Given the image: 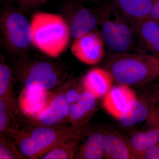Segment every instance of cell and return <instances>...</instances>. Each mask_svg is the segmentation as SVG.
Segmentation results:
<instances>
[{"mask_svg":"<svg viewBox=\"0 0 159 159\" xmlns=\"http://www.w3.org/2000/svg\"><path fill=\"white\" fill-rule=\"evenodd\" d=\"M84 125L43 126L29 124L24 128L13 126L8 135L25 157H42L53 148L72 137L81 135Z\"/></svg>","mask_w":159,"mask_h":159,"instance_id":"obj_1","label":"cell"},{"mask_svg":"<svg viewBox=\"0 0 159 159\" xmlns=\"http://www.w3.org/2000/svg\"><path fill=\"white\" fill-rule=\"evenodd\" d=\"M105 66L114 81L130 87L145 85L159 77V58L154 54H109Z\"/></svg>","mask_w":159,"mask_h":159,"instance_id":"obj_2","label":"cell"},{"mask_svg":"<svg viewBox=\"0 0 159 159\" xmlns=\"http://www.w3.org/2000/svg\"><path fill=\"white\" fill-rule=\"evenodd\" d=\"M32 43L44 54L57 57L64 52L71 36L70 27L58 15L38 12L31 22Z\"/></svg>","mask_w":159,"mask_h":159,"instance_id":"obj_3","label":"cell"},{"mask_svg":"<svg viewBox=\"0 0 159 159\" xmlns=\"http://www.w3.org/2000/svg\"><path fill=\"white\" fill-rule=\"evenodd\" d=\"M100 34L110 54L129 52L139 38L137 24L122 14L111 2L98 11Z\"/></svg>","mask_w":159,"mask_h":159,"instance_id":"obj_4","label":"cell"},{"mask_svg":"<svg viewBox=\"0 0 159 159\" xmlns=\"http://www.w3.org/2000/svg\"><path fill=\"white\" fill-rule=\"evenodd\" d=\"M16 72L23 89L30 91L50 90L66 77L62 69L43 59L21 61L17 65Z\"/></svg>","mask_w":159,"mask_h":159,"instance_id":"obj_5","label":"cell"},{"mask_svg":"<svg viewBox=\"0 0 159 159\" xmlns=\"http://www.w3.org/2000/svg\"><path fill=\"white\" fill-rule=\"evenodd\" d=\"M1 19L2 34L8 48L22 51L32 43L31 23L15 9H7Z\"/></svg>","mask_w":159,"mask_h":159,"instance_id":"obj_6","label":"cell"},{"mask_svg":"<svg viewBox=\"0 0 159 159\" xmlns=\"http://www.w3.org/2000/svg\"><path fill=\"white\" fill-rule=\"evenodd\" d=\"M70 83L69 81L54 93L48 107L36 117L29 119V124L58 126L69 120L70 104L66 99L65 93Z\"/></svg>","mask_w":159,"mask_h":159,"instance_id":"obj_7","label":"cell"},{"mask_svg":"<svg viewBox=\"0 0 159 159\" xmlns=\"http://www.w3.org/2000/svg\"><path fill=\"white\" fill-rule=\"evenodd\" d=\"M104 46L100 32L93 31L75 39L71 51L80 61L94 65L99 63L104 57Z\"/></svg>","mask_w":159,"mask_h":159,"instance_id":"obj_8","label":"cell"},{"mask_svg":"<svg viewBox=\"0 0 159 159\" xmlns=\"http://www.w3.org/2000/svg\"><path fill=\"white\" fill-rule=\"evenodd\" d=\"M80 0H72L66 4L65 9L72 14L70 31L74 39L94 31L99 24L98 11L88 9L80 3Z\"/></svg>","mask_w":159,"mask_h":159,"instance_id":"obj_9","label":"cell"},{"mask_svg":"<svg viewBox=\"0 0 159 159\" xmlns=\"http://www.w3.org/2000/svg\"><path fill=\"white\" fill-rule=\"evenodd\" d=\"M137 98L130 86L124 84L113 87L103 97V106L112 116L119 119L127 112Z\"/></svg>","mask_w":159,"mask_h":159,"instance_id":"obj_10","label":"cell"},{"mask_svg":"<svg viewBox=\"0 0 159 159\" xmlns=\"http://www.w3.org/2000/svg\"><path fill=\"white\" fill-rule=\"evenodd\" d=\"M54 95L49 90L30 91L23 89L18 99L20 111L28 119L34 118L48 107Z\"/></svg>","mask_w":159,"mask_h":159,"instance_id":"obj_11","label":"cell"},{"mask_svg":"<svg viewBox=\"0 0 159 159\" xmlns=\"http://www.w3.org/2000/svg\"><path fill=\"white\" fill-rule=\"evenodd\" d=\"M104 157L107 159H136L128 139L114 129H103Z\"/></svg>","mask_w":159,"mask_h":159,"instance_id":"obj_12","label":"cell"},{"mask_svg":"<svg viewBox=\"0 0 159 159\" xmlns=\"http://www.w3.org/2000/svg\"><path fill=\"white\" fill-rule=\"evenodd\" d=\"M90 92L83 89L79 100L70 105L69 120L72 125H85L97 108V99Z\"/></svg>","mask_w":159,"mask_h":159,"instance_id":"obj_13","label":"cell"},{"mask_svg":"<svg viewBox=\"0 0 159 159\" xmlns=\"http://www.w3.org/2000/svg\"><path fill=\"white\" fill-rule=\"evenodd\" d=\"M114 79L107 69L95 68L89 71L82 80L83 88L97 98L104 97L112 88Z\"/></svg>","mask_w":159,"mask_h":159,"instance_id":"obj_14","label":"cell"},{"mask_svg":"<svg viewBox=\"0 0 159 159\" xmlns=\"http://www.w3.org/2000/svg\"><path fill=\"white\" fill-rule=\"evenodd\" d=\"M110 2L136 24L148 18L154 2L153 0H110Z\"/></svg>","mask_w":159,"mask_h":159,"instance_id":"obj_15","label":"cell"},{"mask_svg":"<svg viewBox=\"0 0 159 159\" xmlns=\"http://www.w3.org/2000/svg\"><path fill=\"white\" fill-rule=\"evenodd\" d=\"M159 99V94L150 98L137 97L127 112L118 119L120 125L130 127L147 120L151 109Z\"/></svg>","mask_w":159,"mask_h":159,"instance_id":"obj_16","label":"cell"},{"mask_svg":"<svg viewBox=\"0 0 159 159\" xmlns=\"http://www.w3.org/2000/svg\"><path fill=\"white\" fill-rule=\"evenodd\" d=\"M128 140L136 159H140L146 151L159 142V129L150 125L148 128L134 133Z\"/></svg>","mask_w":159,"mask_h":159,"instance_id":"obj_17","label":"cell"},{"mask_svg":"<svg viewBox=\"0 0 159 159\" xmlns=\"http://www.w3.org/2000/svg\"><path fill=\"white\" fill-rule=\"evenodd\" d=\"M139 39L159 58V21L146 19L137 24Z\"/></svg>","mask_w":159,"mask_h":159,"instance_id":"obj_18","label":"cell"},{"mask_svg":"<svg viewBox=\"0 0 159 159\" xmlns=\"http://www.w3.org/2000/svg\"><path fill=\"white\" fill-rule=\"evenodd\" d=\"M103 130L91 133L84 144L78 148L75 159H101L104 157Z\"/></svg>","mask_w":159,"mask_h":159,"instance_id":"obj_19","label":"cell"},{"mask_svg":"<svg viewBox=\"0 0 159 159\" xmlns=\"http://www.w3.org/2000/svg\"><path fill=\"white\" fill-rule=\"evenodd\" d=\"M81 135L70 138L52 149L41 158L42 159L75 158L79 148Z\"/></svg>","mask_w":159,"mask_h":159,"instance_id":"obj_20","label":"cell"},{"mask_svg":"<svg viewBox=\"0 0 159 159\" xmlns=\"http://www.w3.org/2000/svg\"><path fill=\"white\" fill-rule=\"evenodd\" d=\"M16 110L15 98L0 97V134L5 135L14 124V112Z\"/></svg>","mask_w":159,"mask_h":159,"instance_id":"obj_21","label":"cell"},{"mask_svg":"<svg viewBox=\"0 0 159 159\" xmlns=\"http://www.w3.org/2000/svg\"><path fill=\"white\" fill-rule=\"evenodd\" d=\"M14 77L11 69L1 61L0 63V97L15 98L13 92Z\"/></svg>","mask_w":159,"mask_h":159,"instance_id":"obj_22","label":"cell"},{"mask_svg":"<svg viewBox=\"0 0 159 159\" xmlns=\"http://www.w3.org/2000/svg\"><path fill=\"white\" fill-rule=\"evenodd\" d=\"M13 140L8 135L0 138V159H25Z\"/></svg>","mask_w":159,"mask_h":159,"instance_id":"obj_23","label":"cell"},{"mask_svg":"<svg viewBox=\"0 0 159 159\" xmlns=\"http://www.w3.org/2000/svg\"><path fill=\"white\" fill-rule=\"evenodd\" d=\"M72 86L70 81L65 93L66 99L70 105L77 102L79 100L84 89L82 90L80 88L76 87H73Z\"/></svg>","mask_w":159,"mask_h":159,"instance_id":"obj_24","label":"cell"},{"mask_svg":"<svg viewBox=\"0 0 159 159\" xmlns=\"http://www.w3.org/2000/svg\"><path fill=\"white\" fill-rule=\"evenodd\" d=\"M149 125L155 126L159 129V105L156 102L151 109L147 119Z\"/></svg>","mask_w":159,"mask_h":159,"instance_id":"obj_25","label":"cell"},{"mask_svg":"<svg viewBox=\"0 0 159 159\" xmlns=\"http://www.w3.org/2000/svg\"><path fill=\"white\" fill-rule=\"evenodd\" d=\"M140 159H159V142L146 151Z\"/></svg>","mask_w":159,"mask_h":159,"instance_id":"obj_26","label":"cell"},{"mask_svg":"<svg viewBox=\"0 0 159 159\" xmlns=\"http://www.w3.org/2000/svg\"><path fill=\"white\" fill-rule=\"evenodd\" d=\"M148 18L151 19L159 21V0L155 1Z\"/></svg>","mask_w":159,"mask_h":159,"instance_id":"obj_27","label":"cell"},{"mask_svg":"<svg viewBox=\"0 0 159 159\" xmlns=\"http://www.w3.org/2000/svg\"><path fill=\"white\" fill-rule=\"evenodd\" d=\"M22 6L28 7H36L40 5L39 0H15Z\"/></svg>","mask_w":159,"mask_h":159,"instance_id":"obj_28","label":"cell"},{"mask_svg":"<svg viewBox=\"0 0 159 159\" xmlns=\"http://www.w3.org/2000/svg\"><path fill=\"white\" fill-rule=\"evenodd\" d=\"M49 1H50V0H39L40 5L44 4V3L47 2Z\"/></svg>","mask_w":159,"mask_h":159,"instance_id":"obj_29","label":"cell"},{"mask_svg":"<svg viewBox=\"0 0 159 159\" xmlns=\"http://www.w3.org/2000/svg\"><path fill=\"white\" fill-rule=\"evenodd\" d=\"M90 1H93V2H95V1H98V0H90Z\"/></svg>","mask_w":159,"mask_h":159,"instance_id":"obj_30","label":"cell"}]
</instances>
